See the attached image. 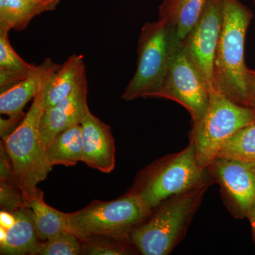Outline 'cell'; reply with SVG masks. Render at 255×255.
I'll return each instance as SVG.
<instances>
[{
	"label": "cell",
	"instance_id": "6da1fadb",
	"mask_svg": "<svg viewBox=\"0 0 255 255\" xmlns=\"http://www.w3.org/2000/svg\"><path fill=\"white\" fill-rule=\"evenodd\" d=\"M253 18L239 0H223V22L215 55L214 89L238 105L253 108L245 63V41Z\"/></svg>",
	"mask_w": 255,
	"mask_h": 255
},
{
	"label": "cell",
	"instance_id": "7a4b0ae2",
	"mask_svg": "<svg viewBox=\"0 0 255 255\" xmlns=\"http://www.w3.org/2000/svg\"><path fill=\"white\" fill-rule=\"evenodd\" d=\"M43 88L33 99L21 124L1 141L9 155L16 182L25 199L40 190L38 184L46 179L52 168L47 160L46 149L40 134V124L44 112Z\"/></svg>",
	"mask_w": 255,
	"mask_h": 255
},
{
	"label": "cell",
	"instance_id": "3957f363",
	"mask_svg": "<svg viewBox=\"0 0 255 255\" xmlns=\"http://www.w3.org/2000/svg\"><path fill=\"white\" fill-rule=\"evenodd\" d=\"M152 211L138 194L128 191L119 199L93 201L83 209L68 213V231L80 242L96 236H130Z\"/></svg>",
	"mask_w": 255,
	"mask_h": 255
},
{
	"label": "cell",
	"instance_id": "277c9868",
	"mask_svg": "<svg viewBox=\"0 0 255 255\" xmlns=\"http://www.w3.org/2000/svg\"><path fill=\"white\" fill-rule=\"evenodd\" d=\"M204 169L198 161L195 145L191 141L185 150L144 169L129 191L138 194L153 211L167 199L203 184Z\"/></svg>",
	"mask_w": 255,
	"mask_h": 255
},
{
	"label": "cell",
	"instance_id": "5b68a950",
	"mask_svg": "<svg viewBox=\"0 0 255 255\" xmlns=\"http://www.w3.org/2000/svg\"><path fill=\"white\" fill-rule=\"evenodd\" d=\"M205 184L163 201L148 221L133 228L130 238L137 251L144 255L169 254L195 211L206 190Z\"/></svg>",
	"mask_w": 255,
	"mask_h": 255
},
{
	"label": "cell",
	"instance_id": "8992f818",
	"mask_svg": "<svg viewBox=\"0 0 255 255\" xmlns=\"http://www.w3.org/2000/svg\"><path fill=\"white\" fill-rule=\"evenodd\" d=\"M254 123V109L238 105L215 89H210L207 110L194 126L191 140L199 164L204 168L209 167L228 139Z\"/></svg>",
	"mask_w": 255,
	"mask_h": 255
},
{
	"label": "cell",
	"instance_id": "52a82bcc",
	"mask_svg": "<svg viewBox=\"0 0 255 255\" xmlns=\"http://www.w3.org/2000/svg\"><path fill=\"white\" fill-rule=\"evenodd\" d=\"M178 51L163 20L145 23L139 36L136 70L122 100L152 97L160 88L171 60Z\"/></svg>",
	"mask_w": 255,
	"mask_h": 255
},
{
	"label": "cell",
	"instance_id": "ba28073f",
	"mask_svg": "<svg viewBox=\"0 0 255 255\" xmlns=\"http://www.w3.org/2000/svg\"><path fill=\"white\" fill-rule=\"evenodd\" d=\"M209 87L182 49L174 54L160 88L152 97L177 102L190 114L193 125L205 115Z\"/></svg>",
	"mask_w": 255,
	"mask_h": 255
},
{
	"label": "cell",
	"instance_id": "9c48e42d",
	"mask_svg": "<svg viewBox=\"0 0 255 255\" xmlns=\"http://www.w3.org/2000/svg\"><path fill=\"white\" fill-rule=\"evenodd\" d=\"M223 0H208L200 17L182 43V50L209 85L214 88L215 55L223 22Z\"/></svg>",
	"mask_w": 255,
	"mask_h": 255
},
{
	"label": "cell",
	"instance_id": "30bf717a",
	"mask_svg": "<svg viewBox=\"0 0 255 255\" xmlns=\"http://www.w3.org/2000/svg\"><path fill=\"white\" fill-rule=\"evenodd\" d=\"M86 74L68 97L43 112L40 124L42 144L46 149L58 134L69 128L81 124L90 110L87 104Z\"/></svg>",
	"mask_w": 255,
	"mask_h": 255
},
{
	"label": "cell",
	"instance_id": "8fae6325",
	"mask_svg": "<svg viewBox=\"0 0 255 255\" xmlns=\"http://www.w3.org/2000/svg\"><path fill=\"white\" fill-rule=\"evenodd\" d=\"M83 159L91 168L110 173L115 167V142L110 126L88 111L81 124Z\"/></svg>",
	"mask_w": 255,
	"mask_h": 255
},
{
	"label": "cell",
	"instance_id": "7c38bea8",
	"mask_svg": "<svg viewBox=\"0 0 255 255\" xmlns=\"http://www.w3.org/2000/svg\"><path fill=\"white\" fill-rule=\"evenodd\" d=\"M210 166L233 200L248 214L255 203V163L219 157Z\"/></svg>",
	"mask_w": 255,
	"mask_h": 255
},
{
	"label": "cell",
	"instance_id": "4fadbf2b",
	"mask_svg": "<svg viewBox=\"0 0 255 255\" xmlns=\"http://www.w3.org/2000/svg\"><path fill=\"white\" fill-rule=\"evenodd\" d=\"M60 65L50 58H46L36 65L24 80L1 92L0 113L9 117L25 115L26 114L23 112L25 105L39 93Z\"/></svg>",
	"mask_w": 255,
	"mask_h": 255
},
{
	"label": "cell",
	"instance_id": "5bb4252c",
	"mask_svg": "<svg viewBox=\"0 0 255 255\" xmlns=\"http://www.w3.org/2000/svg\"><path fill=\"white\" fill-rule=\"evenodd\" d=\"M208 0H163L159 7V19L168 26L174 46L182 43L200 17Z\"/></svg>",
	"mask_w": 255,
	"mask_h": 255
},
{
	"label": "cell",
	"instance_id": "9a60e30c",
	"mask_svg": "<svg viewBox=\"0 0 255 255\" xmlns=\"http://www.w3.org/2000/svg\"><path fill=\"white\" fill-rule=\"evenodd\" d=\"M14 225L6 230V235L0 241L1 255H33L40 241L35 228L31 209L23 206L13 211Z\"/></svg>",
	"mask_w": 255,
	"mask_h": 255
},
{
	"label": "cell",
	"instance_id": "2e32d148",
	"mask_svg": "<svg viewBox=\"0 0 255 255\" xmlns=\"http://www.w3.org/2000/svg\"><path fill=\"white\" fill-rule=\"evenodd\" d=\"M86 74L82 55H73L60 65L43 88V107L50 108L68 97Z\"/></svg>",
	"mask_w": 255,
	"mask_h": 255
},
{
	"label": "cell",
	"instance_id": "e0dca14e",
	"mask_svg": "<svg viewBox=\"0 0 255 255\" xmlns=\"http://www.w3.org/2000/svg\"><path fill=\"white\" fill-rule=\"evenodd\" d=\"M60 0H0V29L22 31L35 16L54 10Z\"/></svg>",
	"mask_w": 255,
	"mask_h": 255
},
{
	"label": "cell",
	"instance_id": "ac0fdd59",
	"mask_svg": "<svg viewBox=\"0 0 255 255\" xmlns=\"http://www.w3.org/2000/svg\"><path fill=\"white\" fill-rule=\"evenodd\" d=\"M26 206L30 208L37 236L44 241L63 231H68V213L55 209L45 202L41 190L26 199Z\"/></svg>",
	"mask_w": 255,
	"mask_h": 255
},
{
	"label": "cell",
	"instance_id": "d6986e66",
	"mask_svg": "<svg viewBox=\"0 0 255 255\" xmlns=\"http://www.w3.org/2000/svg\"><path fill=\"white\" fill-rule=\"evenodd\" d=\"M81 125L74 126L60 132L46 147V158L50 167L58 164L73 166L83 159Z\"/></svg>",
	"mask_w": 255,
	"mask_h": 255
},
{
	"label": "cell",
	"instance_id": "ffe728a7",
	"mask_svg": "<svg viewBox=\"0 0 255 255\" xmlns=\"http://www.w3.org/2000/svg\"><path fill=\"white\" fill-rule=\"evenodd\" d=\"M9 31L0 29V90L4 92L24 80L36 65L24 61L16 53L9 38Z\"/></svg>",
	"mask_w": 255,
	"mask_h": 255
},
{
	"label": "cell",
	"instance_id": "44dd1931",
	"mask_svg": "<svg viewBox=\"0 0 255 255\" xmlns=\"http://www.w3.org/2000/svg\"><path fill=\"white\" fill-rule=\"evenodd\" d=\"M219 157L255 163V123L228 139L216 156Z\"/></svg>",
	"mask_w": 255,
	"mask_h": 255
},
{
	"label": "cell",
	"instance_id": "7402d4cb",
	"mask_svg": "<svg viewBox=\"0 0 255 255\" xmlns=\"http://www.w3.org/2000/svg\"><path fill=\"white\" fill-rule=\"evenodd\" d=\"M130 245H133L130 236H96L81 242L80 255H124L131 253Z\"/></svg>",
	"mask_w": 255,
	"mask_h": 255
},
{
	"label": "cell",
	"instance_id": "603a6c76",
	"mask_svg": "<svg viewBox=\"0 0 255 255\" xmlns=\"http://www.w3.org/2000/svg\"><path fill=\"white\" fill-rule=\"evenodd\" d=\"M81 251V242L69 231H63L41 241L32 255H78Z\"/></svg>",
	"mask_w": 255,
	"mask_h": 255
},
{
	"label": "cell",
	"instance_id": "cb8c5ba5",
	"mask_svg": "<svg viewBox=\"0 0 255 255\" xmlns=\"http://www.w3.org/2000/svg\"><path fill=\"white\" fill-rule=\"evenodd\" d=\"M26 206V199L16 181H0V207L2 211L13 212Z\"/></svg>",
	"mask_w": 255,
	"mask_h": 255
},
{
	"label": "cell",
	"instance_id": "d4e9b609",
	"mask_svg": "<svg viewBox=\"0 0 255 255\" xmlns=\"http://www.w3.org/2000/svg\"><path fill=\"white\" fill-rule=\"evenodd\" d=\"M15 217L12 212L2 211L1 210L0 213V227L4 228V229H9L14 225Z\"/></svg>",
	"mask_w": 255,
	"mask_h": 255
},
{
	"label": "cell",
	"instance_id": "484cf974",
	"mask_svg": "<svg viewBox=\"0 0 255 255\" xmlns=\"http://www.w3.org/2000/svg\"><path fill=\"white\" fill-rule=\"evenodd\" d=\"M248 83L253 107H255V70H248Z\"/></svg>",
	"mask_w": 255,
	"mask_h": 255
},
{
	"label": "cell",
	"instance_id": "4316f807",
	"mask_svg": "<svg viewBox=\"0 0 255 255\" xmlns=\"http://www.w3.org/2000/svg\"><path fill=\"white\" fill-rule=\"evenodd\" d=\"M247 216L249 217L250 221H251L252 226H253V229L255 233V203L252 206L251 209L248 211Z\"/></svg>",
	"mask_w": 255,
	"mask_h": 255
},
{
	"label": "cell",
	"instance_id": "83f0119b",
	"mask_svg": "<svg viewBox=\"0 0 255 255\" xmlns=\"http://www.w3.org/2000/svg\"><path fill=\"white\" fill-rule=\"evenodd\" d=\"M31 1H45V0H31Z\"/></svg>",
	"mask_w": 255,
	"mask_h": 255
},
{
	"label": "cell",
	"instance_id": "f1b7e54d",
	"mask_svg": "<svg viewBox=\"0 0 255 255\" xmlns=\"http://www.w3.org/2000/svg\"><path fill=\"white\" fill-rule=\"evenodd\" d=\"M253 1H254L255 4V0H253Z\"/></svg>",
	"mask_w": 255,
	"mask_h": 255
}]
</instances>
